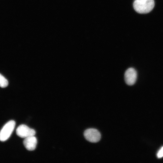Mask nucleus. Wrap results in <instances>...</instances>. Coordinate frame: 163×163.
Segmentation results:
<instances>
[{
    "mask_svg": "<svg viewBox=\"0 0 163 163\" xmlns=\"http://www.w3.org/2000/svg\"><path fill=\"white\" fill-rule=\"evenodd\" d=\"M155 5L154 0H135L133 4L135 10L140 14H146L150 12Z\"/></svg>",
    "mask_w": 163,
    "mask_h": 163,
    "instance_id": "1",
    "label": "nucleus"
},
{
    "mask_svg": "<svg viewBox=\"0 0 163 163\" xmlns=\"http://www.w3.org/2000/svg\"><path fill=\"white\" fill-rule=\"evenodd\" d=\"M15 124L14 121L11 120L5 124L0 131L1 141H5L8 139L14 130Z\"/></svg>",
    "mask_w": 163,
    "mask_h": 163,
    "instance_id": "2",
    "label": "nucleus"
},
{
    "mask_svg": "<svg viewBox=\"0 0 163 163\" xmlns=\"http://www.w3.org/2000/svg\"><path fill=\"white\" fill-rule=\"evenodd\" d=\"M84 135L86 140L91 142H97L101 138L100 132L97 129L94 128L86 129L84 132Z\"/></svg>",
    "mask_w": 163,
    "mask_h": 163,
    "instance_id": "3",
    "label": "nucleus"
},
{
    "mask_svg": "<svg viewBox=\"0 0 163 163\" xmlns=\"http://www.w3.org/2000/svg\"><path fill=\"white\" fill-rule=\"evenodd\" d=\"M16 132L18 136L22 138L34 136L36 133L34 129L30 128L24 124H22L18 126L16 129Z\"/></svg>",
    "mask_w": 163,
    "mask_h": 163,
    "instance_id": "4",
    "label": "nucleus"
},
{
    "mask_svg": "<svg viewBox=\"0 0 163 163\" xmlns=\"http://www.w3.org/2000/svg\"><path fill=\"white\" fill-rule=\"evenodd\" d=\"M137 73L136 70L133 68L128 69L125 72L124 78L126 83L129 85H134L136 80Z\"/></svg>",
    "mask_w": 163,
    "mask_h": 163,
    "instance_id": "5",
    "label": "nucleus"
},
{
    "mask_svg": "<svg viewBox=\"0 0 163 163\" xmlns=\"http://www.w3.org/2000/svg\"><path fill=\"white\" fill-rule=\"evenodd\" d=\"M37 143V139L34 136L25 138L23 141V144L25 148L27 150L30 151L35 149Z\"/></svg>",
    "mask_w": 163,
    "mask_h": 163,
    "instance_id": "6",
    "label": "nucleus"
},
{
    "mask_svg": "<svg viewBox=\"0 0 163 163\" xmlns=\"http://www.w3.org/2000/svg\"><path fill=\"white\" fill-rule=\"evenodd\" d=\"M8 84L7 80L0 73V87L2 88H5L8 86Z\"/></svg>",
    "mask_w": 163,
    "mask_h": 163,
    "instance_id": "7",
    "label": "nucleus"
},
{
    "mask_svg": "<svg viewBox=\"0 0 163 163\" xmlns=\"http://www.w3.org/2000/svg\"><path fill=\"white\" fill-rule=\"evenodd\" d=\"M157 156L158 158L163 157V147L159 150L157 153Z\"/></svg>",
    "mask_w": 163,
    "mask_h": 163,
    "instance_id": "8",
    "label": "nucleus"
}]
</instances>
